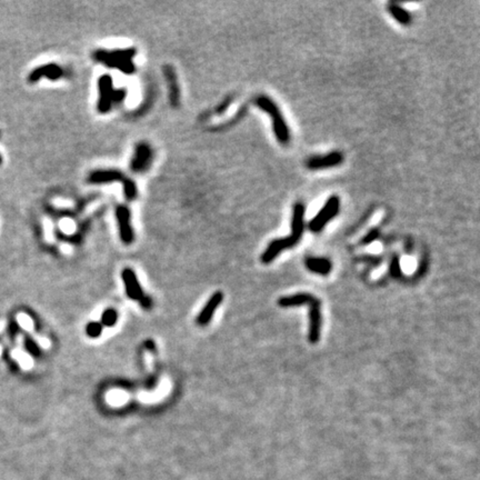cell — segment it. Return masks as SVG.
Here are the masks:
<instances>
[{"label":"cell","instance_id":"1","mask_svg":"<svg viewBox=\"0 0 480 480\" xmlns=\"http://www.w3.org/2000/svg\"><path fill=\"white\" fill-rule=\"evenodd\" d=\"M278 304L282 308L308 306L309 307V330L308 340L310 344H317L322 335V302L311 293H297L292 296L281 297Z\"/></svg>","mask_w":480,"mask_h":480},{"label":"cell","instance_id":"2","mask_svg":"<svg viewBox=\"0 0 480 480\" xmlns=\"http://www.w3.org/2000/svg\"><path fill=\"white\" fill-rule=\"evenodd\" d=\"M136 56V49H117V50H96L94 58L96 61L104 64L109 68L119 69L123 74L130 75L135 72L136 67L132 63L133 57Z\"/></svg>","mask_w":480,"mask_h":480},{"label":"cell","instance_id":"3","mask_svg":"<svg viewBox=\"0 0 480 480\" xmlns=\"http://www.w3.org/2000/svg\"><path fill=\"white\" fill-rule=\"evenodd\" d=\"M255 102L258 108H260L262 111H265L270 116L273 132H275V136L278 139V141L282 144H288L289 141H290V131H289L287 122L283 119L279 108L277 107V105L269 97L264 95L258 96Z\"/></svg>","mask_w":480,"mask_h":480},{"label":"cell","instance_id":"4","mask_svg":"<svg viewBox=\"0 0 480 480\" xmlns=\"http://www.w3.org/2000/svg\"><path fill=\"white\" fill-rule=\"evenodd\" d=\"M98 90H99V99H98L97 110L100 113L110 111L113 104H118L126 97V90L113 89L112 78L109 75H102L98 79Z\"/></svg>","mask_w":480,"mask_h":480},{"label":"cell","instance_id":"5","mask_svg":"<svg viewBox=\"0 0 480 480\" xmlns=\"http://www.w3.org/2000/svg\"><path fill=\"white\" fill-rule=\"evenodd\" d=\"M340 199L338 196H332L319 210V213L310 220L308 227L312 232L322 231L330 220L334 219L339 213Z\"/></svg>","mask_w":480,"mask_h":480},{"label":"cell","instance_id":"6","mask_svg":"<svg viewBox=\"0 0 480 480\" xmlns=\"http://www.w3.org/2000/svg\"><path fill=\"white\" fill-rule=\"evenodd\" d=\"M152 163V149L147 142H139L135 147V153L130 162L132 173H143Z\"/></svg>","mask_w":480,"mask_h":480},{"label":"cell","instance_id":"7","mask_svg":"<svg viewBox=\"0 0 480 480\" xmlns=\"http://www.w3.org/2000/svg\"><path fill=\"white\" fill-rule=\"evenodd\" d=\"M116 217L118 220V227H119V235L121 241L125 245H130L133 241V230L130 224L131 214L127 206L119 205L116 208Z\"/></svg>","mask_w":480,"mask_h":480},{"label":"cell","instance_id":"8","mask_svg":"<svg viewBox=\"0 0 480 480\" xmlns=\"http://www.w3.org/2000/svg\"><path fill=\"white\" fill-rule=\"evenodd\" d=\"M64 75H65L64 69L61 68L59 65L51 63V64L39 66L38 68H35L29 74L28 81L32 82V84H35V82L39 81L43 77H46V78L50 79L51 81H56L60 79L61 77H64Z\"/></svg>","mask_w":480,"mask_h":480},{"label":"cell","instance_id":"9","mask_svg":"<svg viewBox=\"0 0 480 480\" xmlns=\"http://www.w3.org/2000/svg\"><path fill=\"white\" fill-rule=\"evenodd\" d=\"M344 162L342 152L333 151L324 156H314L307 160V168L310 170H320L325 168L336 167Z\"/></svg>","mask_w":480,"mask_h":480},{"label":"cell","instance_id":"10","mask_svg":"<svg viewBox=\"0 0 480 480\" xmlns=\"http://www.w3.org/2000/svg\"><path fill=\"white\" fill-rule=\"evenodd\" d=\"M129 180V178L123 175L119 170H115V169H108V170H95L92 172L89 177H88V182L90 184H109L113 182H119L122 183V185H125Z\"/></svg>","mask_w":480,"mask_h":480},{"label":"cell","instance_id":"11","mask_svg":"<svg viewBox=\"0 0 480 480\" xmlns=\"http://www.w3.org/2000/svg\"><path fill=\"white\" fill-rule=\"evenodd\" d=\"M122 280L125 282L126 292L129 298L133 299V300H142L144 298L143 291L139 285V281L136 277V273L130 268H126L121 272Z\"/></svg>","mask_w":480,"mask_h":480},{"label":"cell","instance_id":"12","mask_svg":"<svg viewBox=\"0 0 480 480\" xmlns=\"http://www.w3.org/2000/svg\"><path fill=\"white\" fill-rule=\"evenodd\" d=\"M224 300V293L220 291L215 292L213 296L209 298V300L207 303L205 304V307L203 308V310L200 311L199 316L197 318V323L200 325V326H206L210 323L211 318L215 314L217 308L220 306V303Z\"/></svg>","mask_w":480,"mask_h":480},{"label":"cell","instance_id":"13","mask_svg":"<svg viewBox=\"0 0 480 480\" xmlns=\"http://www.w3.org/2000/svg\"><path fill=\"white\" fill-rule=\"evenodd\" d=\"M164 71H165V76H166L168 87H169L170 104H172L174 108H177V106H179V99H180V90H179V85L177 80V75L176 72H175V69L169 65L165 67Z\"/></svg>","mask_w":480,"mask_h":480},{"label":"cell","instance_id":"14","mask_svg":"<svg viewBox=\"0 0 480 480\" xmlns=\"http://www.w3.org/2000/svg\"><path fill=\"white\" fill-rule=\"evenodd\" d=\"M306 264V267L308 268V270H310L314 273H318V275L322 276H326L328 273H330L333 269V264L332 261L326 259V258H313V257H309L304 261Z\"/></svg>","mask_w":480,"mask_h":480},{"label":"cell","instance_id":"15","mask_svg":"<svg viewBox=\"0 0 480 480\" xmlns=\"http://www.w3.org/2000/svg\"><path fill=\"white\" fill-rule=\"evenodd\" d=\"M388 10L396 22H398L400 25L408 26L411 24L412 18H411L410 13L407 12V10L404 7H401L400 5L396 3H391L389 4Z\"/></svg>","mask_w":480,"mask_h":480},{"label":"cell","instance_id":"16","mask_svg":"<svg viewBox=\"0 0 480 480\" xmlns=\"http://www.w3.org/2000/svg\"><path fill=\"white\" fill-rule=\"evenodd\" d=\"M123 194H125V197L128 201H133L137 198L138 195V189L136 183L129 178L128 182L123 185Z\"/></svg>","mask_w":480,"mask_h":480},{"label":"cell","instance_id":"17","mask_svg":"<svg viewBox=\"0 0 480 480\" xmlns=\"http://www.w3.org/2000/svg\"><path fill=\"white\" fill-rule=\"evenodd\" d=\"M102 324L106 325V326H112L115 325L117 322V312L113 310V309H109V310H106L102 314Z\"/></svg>","mask_w":480,"mask_h":480},{"label":"cell","instance_id":"18","mask_svg":"<svg viewBox=\"0 0 480 480\" xmlns=\"http://www.w3.org/2000/svg\"><path fill=\"white\" fill-rule=\"evenodd\" d=\"M101 332H102V326L98 323H91L87 326V335L91 338H96L98 336H100Z\"/></svg>","mask_w":480,"mask_h":480},{"label":"cell","instance_id":"19","mask_svg":"<svg viewBox=\"0 0 480 480\" xmlns=\"http://www.w3.org/2000/svg\"><path fill=\"white\" fill-rule=\"evenodd\" d=\"M379 237L378 229H371L367 235H366L363 239H361V245H369L374 242Z\"/></svg>","mask_w":480,"mask_h":480},{"label":"cell","instance_id":"20","mask_svg":"<svg viewBox=\"0 0 480 480\" xmlns=\"http://www.w3.org/2000/svg\"><path fill=\"white\" fill-rule=\"evenodd\" d=\"M390 272L394 277H399L401 275L399 259L397 256H394V258H392V260L390 262Z\"/></svg>","mask_w":480,"mask_h":480},{"label":"cell","instance_id":"21","mask_svg":"<svg viewBox=\"0 0 480 480\" xmlns=\"http://www.w3.org/2000/svg\"><path fill=\"white\" fill-rule=\"evenodd\" d=\"M2 164H3V156L0 154V165H2Z\"/></svg>","mask_w":480,"mask_h":480}]
</instances>
